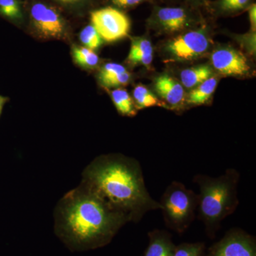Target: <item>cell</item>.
<instances>
[{
    "label": "cell",
    "mask_w": 256,
    "mask_h": 256,
    "mask_svg": "<svg viewBox=\"0 0 256 256\" xmlns=\"http://www.w3.org/2000/svg\"><path fill=\"white\" fill-rule=\"evenodd\" d=\"M130 74L126 70L124 73L118 74L112 78L104 80V82H101V84L108 88L118 87L128 84L130 80Z\"/></svg>",
    "instance_id": "24"
},
{
    "label": "cell",
    "mask_w": 256,
    "mask_h": 256,
    "mask_svg": "<svg viewBox=\"0 0 256 256\" xmlns=\"http://www.w3.org/2000/svg\"><path fill=\"white\" fill-rule=\"evenodd\" d=\"M0 16L14 22L22 21L23 12L20 0H0Z\"/></svg>",
    "instance_id": "19"
},
{
    "label": "cell",
    "mask_w": 256,
    "mask_h": 256,
    "mask_svg": "<svg viewBox=\"0 0 256 256\" xmlns=\"http://www.w3.org/2000/svg\"><path fill=\"white\" fill-rule=\"evenodd\" d=\"M213 70L208 65H200L184 69L181 72L182 85L186 88H193L212 77Z\"/></svg>",
    "instance_id": "14"
},
{
    "label": "cell",
    "mask_w": 256,
    "mask_h": 256,
    "mask_svg": "<svg viewBox=\"0 0 256 256\" xmlns=\"http://www.w3.org/2000/svg\"><path fill=\"white\" fill-rule=\"evenodd\" d=\"M82 183L94 190L112 208L140 222L151 210H160L146 190L139 162L121 154L99 156L84 171Z\"/></svg>",
    "instance_id": "2"
},
{
    "label": "cell",
    "mask_w": 256,
    "mask_h": 256,
    "mask_svg": "<svg viewBox=\"0 0 256 256\" xmlns=\"http://www.w3.org/2000/svg\"><path fill=\"white\" fill-rule=\"evenodd\" d=\"M32 26L41 38L60 40L66 34L67 24L58 10L43 2H35L30 10Z\"/></svg>",
    "instance_id": "8"
},
{
    "label": "cell",
    "mask_w": 256,
    "mask_h": 256,
    "mask_svg": "<svg viewBox=\"0 0 256 256\" xmlns=\"http://www.w3.org/2000/svg\"><path fill=\"white\" fill-rule=\"evenodd\" d=\"M56 218L58 236L70 247L80 250L104 246L130 222L84 183L62 198Z\"/></svg>",
    "instance_id": "1"
},
{
    "label": "cell",
    "mask_w": 256,
    "mask_h": 256,
    "mask_svg": "<svg viewBox=\"0 0 256 256\" xmlns=\"http://www.w3.org/2000/svg\"><path fill=\"white\" fill-rule=\"evenodd\" d=\"M126 68L120 64L109 63L106 64L101 68L99 72L98 78L100 82H104L107 79L112 78L118 74L126 72Z\"/></svg>",
    "instance_id": "23"
},
{
    "label": "cell",
    "mask_w": 256,
    "mask_h": 256,
    "mask_svg": "<svg viewBox=\"0 0 256 256\" xmlns=\"http://www.w3.org/2000/svg\"><path fill=\"white\" fill-rule=\"evenodd\" d=\"M210 47L208 30L202 26L174 37L166 44L165 50L173 60L188 62L201 58Z\"/></svg>",
    "instance_id": "5"
},
{
    "label": "cell",
    "mask_w": 256,
    "mask_h": 256,
    "mask_svg": "<svg viewBox=\"0 0 256 256\" xmlns=\"http://www.w3.org/2000/svg\"><path fill=\"white\" fill-rule=\"evenodd\" d=\"M166 226L184 232L196 218L198 195L180 182H172L159 202Z\"/></svg>",
    "instance_id": "4"
},
{
    "label": "cell",
    "mask_w": 256,
    "mask_h": 256,
    "mask_svg": "<svg viewBox=\"0 0 256 256\" xmlns=\"http://www.w3.org/2000/svg\"><path fill=\"white\" fill-rule=\"evenodd\" d=\"M6 99L5 98L0 96V114H1L3 106H4L5 102H6Z\"/></svg>",
    "instance_id": "29"
},
{
    "label": "cell",
    "mask_w": 256,
    "mask_h": 256,
    "mask_svg": "<svg viewBox=\"0 0 256 256\" xmlns=\"http://www.w3.org/2000/svg\"><path fill=\"white\" fill-rule=\"evenodd\" d=\"M191 1L195 3H198V4L206 2V0H191Z\"/></svg>",
    "instance_id": "30"
},
{
    "label": "cell",
    "mask_w": 256,
    "mask_h": 256,
    "mask_svg": "<svg viewBox=\"0 0 256 256\" xmlns=\"http://www.w3.org/2000/svg\"><path fill=\"white\" fill-rule=\"evenodd\" d=\"M111 97L118 111L126 116H134L137 114L132 98L124 89L118 88L112 90Z\"/></svg>",
    "instance_id": "18"
},
{
    "label": "cell",
    "mask_w": 256,
    "mask_h": 256,
    "mask_svg": "<svg viewBox=\"0 0 256 256\" xmlns=\"http://www.w3.org/2000/svg\"><path fill=\"white\" fill-rule=\"evenodd\" d=\"M198 16L192 10L184 6H156L148 23L151 28L162 33L174 34L191 28L198 23Z\"/></svg>",
    "instance_id": "6"
},
{
    "label": "cell",
    "mask_w": 256,
    "mask_h": 256,
    "mask_svg": "<svg viewBox=\"0 0 256 256\" xmlns=\"http://www.w3.org/2000/svg\"><path fill=\"white\" fill-rule=\"evenodd\" d=\"M150 242L144 256H173L176 246L164 230H156L149 234Z\"/></svg>",
    "instance_id": "12"
},
{
    "label": "cell",
    "mask_w": 256,
    "mask_h": 256,
    "mask_svg": "<svg viewBox=\"0 0 256 256\" xmlns=\"http://www.w3.org/2000/svg\"><path fill=\"white\" fill-rule=\"evenodd\" d=\"M249 20H250L252 32H256V5L255 3L250 5L248 9Z\"/></svg>",
    "instance_id": "27"
},
{
    "label": "cell",
    "mask_w": 256,
    "mask_h": 256,
    "mask_svg": "<svg viewBox=\"0 0 256 256\" xmlns=\"http://www.w3.org/2000/svg\"><path fill=\"white\" fill-rule=\"evenodd\" d=\"M53 1L65 6H72V5L80 4L87 0H53Z\"/></svg>",
    "instance_id": "28"
},
{
    "label": "cell",
    "mask_w": 256,
    "mask_h": 256,
    "mask_svg": "<svg viewBox=\"0 0 256 256\" xmlns=\"http://www.w3.org/2000/svg\"><path fill=\"white\" fill-rule=\"evenodd\" d=\"M80 40L85 47L92 50H97L102 44V38L92 24L86 26L82 30Z\"/></svg>",
    "instance_id": "21"
},
{
    "label": "cell",
    "mask_w": 256,
    "mask_h": 256,
    "mask_svg": "<svg viewBox=\"0 0 256 256\" xmlns=\"http://www.w3.org/2000/svg\"><path fill=\"white\" fill-rule=\"evenodd\" d=\"M218 79L210 77L188 92L186 102L188 105L200 106L206 104L214 92Z\"/></svg>",
    "instance_id": "15"
},
{
    "label": "cell",
    "mask_w": 256,
    "mask_h": 256,
    "mask_svg": "<svg viewBox=\"0 0 256 256\" xmlns=\"http://www.w3.org/2000/svg\"><path fill=\"white\" fill-rule=\"evenodd\" d=\"M204 245L202 242L182 244L175 247L173 256H203Z\"/></svg>",
    "instance_id": "22"
},
{
    "label": "cell",
    "mask_w": 256,
    "mask_h": 256,
    "mask_svg": "<svg viewBox=\"0 0 256 256\" xmlns=\"http://www.w3.org/2000/svg\"><path fill=\"white\" fill-rule=\"evenodd\" d=\"M154 87L158 95L164 100V104H168L170 107L175 108L182 105L185 99L184 90L182 85L172 77L168 74L156 77Z\"/></svg>",
    "instance_id": "11"
},
{
    "label": "cell",
    "mask_w": 256,
    "mask_h": 256,
    "mask_svg": "<svg viewBox=\"0 0 256 256\" xmlns=\"http://www.w3.org/2000/svg\"><path fill=\"white\" fill-rule=\"evenodd\" d=\"M210 256H256L255 240L242 230H230L212 248Z\"/></svg>",
    "instance_id": "10"
},
{
    "label": "cell",
    "mask_w": 256,
    "mask_h": 256,
    "mask_svg": "<svg viewBox=\"0 0 256 256\" xmlns=\"http://www.w3.org/2000/svg\"><path fill=\"white\" fill-rule=\"evenodd\" d=\"M210 60L214 68L226 76H246L250 73V66L246 57L232 47L215 50L210 56Z\"/></svg>",
    "instance_id": "9"
},
{
    "label": "cell",
    "mask_w": 256,
    "mask_h": 256,
    "mask_svg": "<svg viewBox=\"0 0 256 256\" xmlns=\"http://www.w3.org/2000/svg\"><path fill=\"white\" fill-rule=\"evenodd\" d=\"M242 46L246 48L248 52H250L252 54L256 53V32L250 31V33L248 34L240 36Z\"/></svg>",
    "instance_id": "25"
},
{
    "label": "cell",
    "mask_w": 256,
    "mask_h": 256,
    "mask_svg": "<svg viewBox=\"0 0 256 256\" xmlns=\"http://www.w3.org/2000/svg\"><path fill=\"white\" fill-rule=\"evenodd\" d=\"M90 20L102 40L108 42L122 40L130 30V21L127 15L112 6L92 12Z\"/></svg>",
    "instance_id": "7"
},
{
    "label": "cell",
    "mask_w": 256,
    "mask_h": 256,
    "mask_svg": "<svg viewBox=\"0 0 256 256\" xmlns=\"http://www.w3.org/2000/svg\"><path fill=\"white\" fill-rule=\"evenodd\" d=\"M73 56L76 63L84 68H94L99 63V57L95 52L85 46L74 47Z\"/></svg>",
    "instance_id": "20"
},
{
    "label": "cell",
    "mask_w": 256,
    "mask_h": 256,
    "mask_svg": "<svg viewBox=\"0 0 256 256\" xmlns=\"http://www.w3.org/2000/svg\"><path fill=\"white\" fill-rule=\"evenodd\" d=\"M254 0H216L210 4L214 14L218 15H234L248 9Z\"/></svg>",
    "instance_id": "16"
},
{
    "label": "cell",
    "mask_w": 256,
    "mask_h": 256,
    "mask_svg": "<svg viewBox=\"0 0 256 256\" xmlns=\"http://www.w3.org/2000/svg\"><path fill=\"white\" fill-rule=\"evenodd\" d=\"M239 180L240 174L233 168L226 170L217 178L204 174H196L194 178V182L200 188L198 218L210 234L214 233L222 220L236 210Z\"/></svg>",
    "instance_id": "3"
},
{
    "label": "cell",
    "mask_w": 256,
    "mask_h": 256,
    "mask_svg": "<svg viewBox=\"0 0 256 256\" xmlns=\"http://www.w3.org/2000/svg\"><path fill=\"white\" fill-rule=\"evenodd\" d=\"M153 60V48L151 42L144 37H136L132 40L128 57L131 65L149 66Z\"/></svg>",
    "instance_id": "13"
},
{
    "label": "cell",
    "mask_w": 256,
    "mask_h": 256,
    "mask_svg": "<svg viewBox=\"0 0 256 256\" xmlns=\"http://www.w3.org/2000/svg\"><path fill=\"white\" fill-rule=\"evenodd\" d=\"M133 98L134 100V106L137 110L153 107V106L166 107L164 102H162L152 92L142 85H139L134 88Z\"/></svg>",
    "instance_id": "17"
},
{
    "label": "cell",
    "mask_w": 256,
    "mask_h": 256,
    "mask_svg": "<svg viewBox=\"0 0 256 256\" xmlns=\"http://www.w3.org/2000/svg\"><path fill=\"white\" fill-rule=\"evenodd\" d=\"M112 4L116 6L122 8H130L137 6L144 2L149 1V0H111Z\"/></svg>",
    "instance_id": "26"
}]
</instances>
